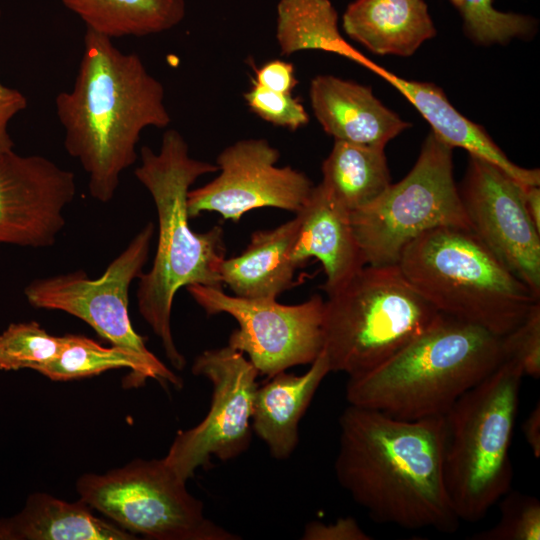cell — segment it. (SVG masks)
Returning <instances> with one entry per match:
<instances>
[{"instance_id": "ac0fdd59", "label": "cell", "mask_w": 540, "mask_h": 540, "mask_svg": "<svg viewBox=\"0 0 540 540\" xmlns=\"http://www.w3.org/2000/svg\"><path fill=\"white\" fill-rule=\"evenodd\" d=\"M310 365L301 375L279 372L256 390L252 431L275 459H287L296 449L300 420L321 382L331 372L323 351Z\"/></svg>"}, {"instance_id": "836d02e7", "label": "cell", "mask_w": 540, "mask_h": 540, "mask_svg": "<svg viewBox=\"0 0 540 540\" xmlns=\"http://www.w3.org/2000/svg\"><path fill=\"white\" fill-rule=\"evenodd\" d=\"M1 17V10H0ZM27 98L17 89L7 87L0 82V154L14 149V142L9 134V122L27 107Z\"/></svg>"}, {"instance_id": "4fadbf2b", "label": "cell", "mask_w": 540, "mask_h": 540, "mask_svg": "<svg viewBox=\"0 0 540 540\" xmlns=\"http://www.w3.org/2000/svg\"><path fill=\"white\" fill-rule=\"evenodd\" d=\"M279 159L280 151L264 138L241 139L225 147L216 159L217 176L188 193L190 218L215 212L238 223L247 212L266 207L296 214L314 184L292 166H277Z\"/></svg>"}, {"instance_id": "9c48e42d", "label": "cell", "mask_w": 540, "mask_h": 540, "mask_svg": "<svg viewBox=\"0 0 540 540\" xmlns=\"http://www.w3.org/2000/svg\"><path fill=\"white\" fill-rule=\"evenodd\" d=\"M80 500L132 534L154 540H237L204 514L203 502L162 459H136L105 474L82 475Z\"/></svg>"}, {"instance_id": "f1b7e54d", "label": "cell", "mask_w": 540, "mask_h": 540, "mask_svg": "<svg viewBox=\"0 0 540 540\" xmlns=\"http://www.w3.org/2000/svg\"><path fill=\"white\" fill-rule=\"evenodd\" d=\"M501 517L489 530L479 532L476 540H539L540 502L520 493L508 495L500 505Z\"/></svg>"}, {"instance_id": "d6986e66", "label": "cell", "mask_w": 540, "mask_h": 540, "mask_svg": "<svg viewBox=\"0 0 540 540\" xmlns=\"http://www.w3.org/2000/svg\"><path fill=\"white\" fill-rule=\"evenodd\" d=\"M297 229L295 216L274 228L253 232L243 252L220 262L222 284L235 296L277 299L293 287L299 268L291 259Z\"/></svg>"}, {"instance_id": "603a6c76", "label": "cell", "mask_w": 540, "mask_h": 540, "mask_svg": "<svg viewBox=\"0 0 540 540\" xmlns=\"http://www.w3.org/2000/svg\"><path fill=\"white\" fill-rule=\"evenodd\" d=\"M275 36L281 55L319 50L345 57L369 70L375 64L342 37L338 14L330 0H279Z\"/></svg>"}, {"instance_id": "d6a6232c", "label": "cell", "mask_w": 540, "mask_h": 540, "mask_svg": "<svg viewBox=\"0 0 540 540\" xmlns=\"http://www.w3.org/2000/svg\"><path fill=\"white\" fill-rule=\"evenodd\" d=\"M303 540H369L371 537L364 532L353 517L339 518L334 523L324 524L320 521H310L302 533Z\"/></svg>"}, {"instance_id": "7c38bea8", "label": "cell", "mask_w": 540, "mask_h": 540, "mask_svg": "<svg viewBox=\"0 0 540 540\" xmlns=\"http://www.w3.org/2000/svg\"><path fill=\"white\" fill-rule=\"evenodd\" d=\"M192 373L212 385L210 408L196 426L180 431L164 462L183 481L211 457L228 461L243 454L252 439L251 418L259 373L244 354L231 347L208 349L199 354Z\"/></svg>"}, {"instance_id": "1f68e13d", "label": "cell", "mask_w": 540, "mask_h": 540, "mask_svg": "<svg viewBox=\"0 0 540 540\" xmlns=\"http://www.w3.org/2000/svg\"><path fill=\"white\" fill-rule=\"evenodd\" d=\"M253 70V81L271 91L292 94L298 85L295 66L291 62L273 59L260 67L253 66Z\"/></svg>"}, {"instance_id": "3957f363", "label": "cell", "mask_w": 540, "mask_h": 540, "mask_svg": "<svg viewBox=\"0 0 540 540\" xmlns=\"http://www.w3.org/2000/svg\"><path fill=\"white\" fill-rule=\"evenodd\" d=\"M137 180L150 193L158 218V241L152 266L139 276L138 311L160 339L165 355L177 370L186 359L177 349L171 330L176 293L190 285L222 287L218 267L225 258L224 230L216 225L205 232L190 227L188 193L205 174L217 173L216 164L193 158L180 132L163 133L158 152L143 146Z\"/></svg>"}, {"instance_id": "277c9868", "label": "cell", "mask_w": 540, "mask_h": 540, "mask_svg": "<svg viewBox=\"0 0 540 540\" xmlns=\"http://www.w3.org/2000/svg\"><path fill=\"white\" fill-rule=\"evenodd\" d=\"M504 360L502 337L447 316L385 362L349 378V404L404 420L444 416Z\"/></svg>"}, {"instance_id": "cb8c5ba5", "label": "cell", "mask_w": 540, "mask_h": 540, "mask_svg": "<svg viewBox=\"0 0 540 540\" xmlns=\"http://www.w3.org/2000/svg\"><path fill=\"white\" fill-rule=\"evenodd\" d=\"M92 30L108 38L168 31L186 14L185 0H61Z\"/></svg>"}, {"instance_id": "e0dca14e", "label": "cell", "mask_w": 540, "mask_h": 540, "mask_svg": "<svg viewBox=\"0 0 540 540\" xmlns=\"http://www.w3.org/2000/svg\"><path fill=\"white\" fill-rule=\"evenodd\" d=\"M313 113L335 141L383 147L410 127L384 106L370 87L333 75H317L310 83Z\"/></svg>"}, {"instance_id": "83f0119b", "label": "cell", "mask_w": 540, "mask_h": 540, "mask_svg": "<svg viewBox=\"0 0 540 540\" xmlns=\"http://www.w3.org/2000/svg\"><path fill=\"white\" fill-rule=\"evenodd\" d=\"M458 9L464 30L476 43L505 44L513 38L528 37L535 21L516 13H504L492 6V0H449Z\"/></svg>"}, {"instance_id": "8992f818", "label": "cell", "mask_w": 540, "mask_h": 540, "mask_svg": "<svg viewBox=\"0 0 540 540\" xmlns=\"http://www.w3.org/2000/svg\"><path fill=\"white\" fill-rule=\"evenodd\" d=\"M523 376L515 361L504 359L444 415V481L459 520L479 521L511 487L509 451Z\"/></svg>"}, {"instance_id": "44dd1931", "label": "cell", "mask_w": 540, "mask_h": 540, "mask_svg": "<svg viewBox=\"0 0 540 540\" xmlns=\"http://www.w3.org/2000/svg\"><path fill=\"white\" fill-rule=\"evenodd\" d=\"M342 25L350 38L378 55L410 56L436 34L423 0H355Z\"/></svg>"}, {"instance_id": "30bf717a", "label": "cell", "mask_w": 540, "mask_h": 540, "mask_svg": "<svg viewBox=\"0 0 540 540\" xmlns=\"http://www.w3.org/2000/svg\"><path fill=\"white\" fill-rule=\"evenodd\" d=\"M154 230L148 222L99 278L90 279L82 270L38 278L25 287L24 295L35 308L60 310L83 320L111 346L133 356L147 379L180 389L181 378L146 347L128 313L129 287L143 273Z\"/></svg>"}, {"instance_id": "2e32d148", "label": "cell", "mask_w": 540, "mask_h": 540, "mask_svg": "<svg viewBox=\"0 0 540 540\" xmlns=\"http://www.w3.org/2000/svg\"><path fill=\"white\" fill-rule=\"evenodd\" d=\"M296 216L298 229L291 259L298 267L310 258L317 259L326 276L321 289L329 294L365 265L350 211L319 183Z\"/></svg>"}, {"instance_id": "484cf974", "label": "cell", "mask_w": 540, "mask_h": 540, "mask_svg": "<svg viewBox=\"0 0 540 540\" xmlns=\"http://www.w3.org/2000/svg\"><path fill=\"white\" fill-rule=\"evenodd\" d=\"M58 355L39 373L54 381H67L98 375L111 369L128 368L124 386L138 387L147 380L139 362L127 352L104 347L83 335L65 334Z\"/></svg>"}, {"instance_id": "f546056e", "label": "cell", "mask_w": 540, "mask_h": 540, "mask_svg": "<svg viewBox=\"0 0 540 540\" xmlns=\"http://www.w3.org/2000/svg\"><path fill=\"white\" fill-rule=\"evenodd\" d=\"M244 99L255 115L274 126L296 131L309 122V114L299 98L271 91L253 80Z\"/></svg>"}, {"instance_id": "d4e9b609", "label": "cell", "mask_w": 540, "mask_h": 540, "mask_svg": "<svg viewBox=\"0 0 540 540\" xmlns=\"http://www.w3.org/2000/svg\"><path fill=\"white\" fill-rule=\"evenodd\" d=\"M321 183L351 212L373 202L392 184L383 147L334 141L322 163Z\"/></svg>"}, {"instance_id": "ffe728a7", "label": "cell", "mask_w": 540, "mask_h": 540, "mask_svg": "<svg viewBox=\"0 0 540 540\" xmlns=\"http://www.w3.org/2000/svg\"><path fill=\"white\" fill-rule=\"evenodd\" d=\"M373 72L397 88L422 114L435 133L446 144L460 147L470 155L486 160L524 185L540 184L539 169H526L513 163L479 125L460 114L433 83L400 78L376 66Z\"/></svg>"}, {"instance_id": "6da1fadb", "label": "cell", "mask_w": 540, "mask_h": 540, "mask_svg": "<svg viewBox=\"0 0 540 540\" xmlns=\"http://www.w3.org/2000/svg\"><path fill=\"white\" fill-rule=\"evenodd\" d=\"M339 427L337 480L374 521L457 530L443 473L444 416L404 420L349 404Z\"/></svg>"}, {"instance_id": "52a82bcc", "label": "cell", "mask_w": 540, "mask_h": 540, "mask_svg": "<svg viewBox=\"0 0 540 540\" xmlns=\"http://www.w3.org/2000/svg\"><path fill=\"white\" fill-rule=\"evenodd\" d=\"M327 296L322 351L330 371L349 378L376 368L443 316L397 265H364Z\"/></svg>"}, {"instance_id": "8fae6325", "label": "cell", "mask_w": 540, "mask_h": 540, "mask_svg": "<svg viewBox=\"0 0 540 540\" xmlns=\"http://www.w3.org/2000/svg\"><path fill=\"white\" fill-rule=\"evenodd\" d=\"M186 290L208 315L225 313L236 320L228 346L246 353L259 375L272 377L311 364L323 350L324 300L319 294L285 305L277 299L229 295L222 287L196 284Z\"/></svg>"}, {"instance_id": "7a4b0ae2", "label": "cell", "mask_w": 540, "mask_h": 540, "mask_svg": "<svg viewBox=\"0 0 540 540\" xmlns=\"http://www.w3.org/2000/svg\"><path fill=\"white\" fill-rule=\"evenodd\" d=\"M55 106L64 147L87 173L92 198L102 203L112 200L122 172L136 162L142 131L171 122L164 87L140 56L89 29L73 87L57 95Z\"/></svg>"}, {"instance_id": "ba28073f", "label": "cell", "mask_w": 540, "mask_h": 540, "mask_svg": "<svg viewBox=\"0 0 540 540\" xmlns=\"http://www.w3.org/2000/svg\"><path fill=\"white\" fill-rule=\"evenodd\" d=\"M452 150L431 131L410 172L350 213L365 265H396L406 245L434 228L472 230L453 177Z\"/></svg>"}, {"instance_id": "9a60e30c", "label": "cell", "mask_w": 540, "mask_h": 540, "mask_svg": "<svg viewBox=\"0 0 540 540\" xmlns=\"http://www.w3.org/2000/svg\"><path fill=\"white\" fill-rule=\"evenodd\" d=\"M77 192L72 171L41 155L0 154V243L52 246Z\"/></svg>"}, {"instance_id": "4316f807", "label": "cell", "mask_w": 540, "mask_h": 540, "mask_svg": "<svg viewBox=\"0 0 540 540\" xmlns=\"http://www.w3.org/2000/svg\"><path fill=\"white\" fill-rule=\"evenodd\" d=\"M62 336L49 334L37 322L12 323L0 334V370L40 371L62 348Z\"/></svg>"}, {"instance_id": "5bb4252c", "label": "cell", "mask_w": 540, "mask_h": 540, "mask_svg": "<svg viewBox=\"0 0 540 540\" xmlns=\"http://www.w3.org/2000/svg\"><path fill=\"white\" fill-rule=\"evenodd\" d=\"M523 185L496 165L470 155L458 189L472 231L540 298V231L524 208Z\"/></svg>"}, {"instance_id": "7402d4cb", "label": "cell", "mask_w": 540, "mask_h": 540, "mask_svg": "<svg viewBox=\"0 0 540 540\" xmlns=\"http://www.w3.org/2000/svg\"><path fill=\"white\" fill-rule=\"evenodd\" d=\"M134 534L96 517L79 499L31 494L17 514L0 519V540H132Z\"/></svg>"}, {"instance_id": "d590c367", "label": "cell", "mask_w": 540, "mask_h": 540, "mask_svg": "<svg viewBox=\"0 0 540 540\" xmlns=\"http://www.w3.org/2000/svg\"><path fill=\"white\" fill-rule=\"evenodd\" d=\"M522 198L524 208L533 222L534 226L540 231V189L536 185H523Z\"/></svg>"}, {"instance_id": "e575fe53", "label": "cell", "mask_w": 540, "mask_h": 540, "mask_svg": "<svg viewBox=\"0 0 540 540\" xmlns=\"http://www.w3.org/2000/svg\"><path fill=\"white\" fill-rule=\"evenodd\" d=\"M526 442L535 458L540 457V406L539 402L529 413L522 425Z\"/></svg>"}, {"instance_id": "4dcf8cb0", "label": "cell", "mask_w": 540, "mask_h": 540, "mask_svg": "<svg viewBox=\"0 0 540 540\" xmlns=\"http://www.w3.org/2000/svg\"><path fill=\"white\" fill-rule=\"evenodd\" d=\"M504 359L515 361L524 376H540V301L534 303L523 321L502 337Z\"/></svg>"}, {"instance_id": "5b68a950", "label": "cell", "mask_w": 540, "mask_h": 540, "mask_svg": "<svg viewBox=\"0 0 540 540\" xmlns=\"http://www.w3.org/2000/svg\"><path fill=\"white\" fill-rule=\"evenodd\" d=\"M440 314L503 337L540 301L472 230L438 227L402 250L396 264Z\"/></svg>"}]
</instances>
